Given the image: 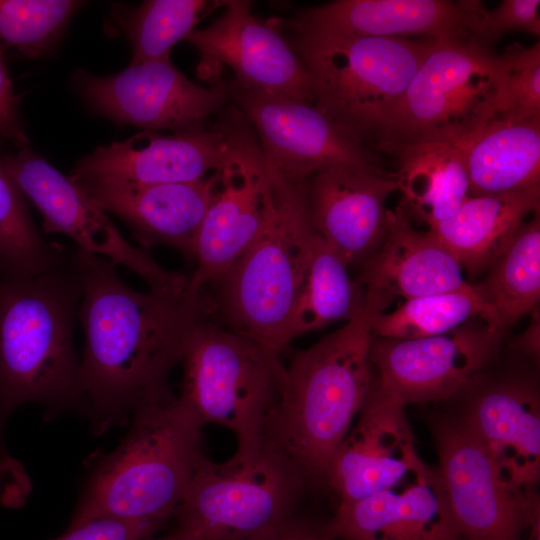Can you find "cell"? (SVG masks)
Returning <instances> with one entry per match:
<instances>
[{
    "instance_id": "36",
    "label": "cell",
    "mask_w": 540,
    "mask_h": 540,
    "mask_svg": "<svg viewBox=\"0 0 540 540\" xmlns=\"http://www.w3.org/2000/svg\"><path fill=\"white\" fill-rule=\"evenodd\" d=\"M163 525L150 521L98 518L68 529L54 540H144Z\"/></svg>"
},
{
    "instance_id": "8",
    "label": "cell",
    "mask_w": 540,
    "mask_h": 540,
    "mask_svg": "<svg viewBox=\"0 0 540 540\" xmlns=\"http://www.w3.org/2000/svg\"><path fill=\"white\" fill-rule=\"evenodd\" d=\"M506 108L499 55L470 40H434L397 105L378 150L458 142Z\"/></svg>"
},
{
    "instance_id": "12",
    "label": "cell",
    "mask_w": 540,
    "mask_h": 540,
    "mask_svg": "<svg viewBox=\"0 0 540 540\" xmlns=\"http://www.w3.org/2000/svg\"><path fill=\"white\" fill-rule=\"evenodd\" d=\"M212 23L184 40L199 53L198 77L227 85L286 95L313 104L310 75L276 22H262L249 1H224Z\"/></svg>"
},
{
    "instance_id": "9",
    "label": "cell",
    "mask_w": 540,
    "mask_h": 540,
    "mask_svg": "<svg viewBox=\"0 0 540 540\" xmlns=\"http://www.w3.org/2000/svg\"><path fill=\"white\" fill-rule=\"evenodd\" d=\"M179 397L204 425L230 430L237 445L263 437L283 364L247 337L206 319L191 332Z\"/></svg>"
},
{
    "instance_id": "35",
    "label": "cell",
    "mask_w": 540,
    "mask_h": 540,
    "mask_svg": "<svg viewBox=\"0 0 540 540\" xmlns=\"http://www.w3.org/2000/svg\"><path fill=\"white\" fill-rule=\"evenodd\" d=\"M539 0H504L495 9H484L469 40L489 48L504 33L522 30L540 34Z\"/></svg>"
},
{
    "instance_id": "11",
    "label": "cell",
    "mask_w": 540,
    "mask_h": 540,
    "mask_svg": "<svg viewBox=\"0 0 540 540\" xmlns=\"http://www.w3.org/2000/svg\"><path fill=\"white\" fill-rule=\"evenodd\" d=\"M506 328L475 318L445 334L416 338L372 337L369 358L377 388L405 407L448 400L497 357Z\"/></svg>"
},
{
    "instance_id": "22",
    "label": "cell",
    "mask_w": 540,
    "mask_h": 540,
    "mask_svg": "<svg viewBox=\"0 0 540 540\" xmlns=\"http://www.w3.org/2000/svg\"><path fill=\"white\" fill-rule=\"evenodd\" d=\"M75 182L102 210L121 218L142 248L168 246L193 262L203 220L219 188L220 170L193 182Z\"/></svg>"
},
{
    "instance_id": "3",
    "label": "cell",
    "mask_w": 540,
    "mask_h": 540,
    "mask_svg": "<svg viewBox=\"0 0 540 540\" xmlns=\"http://www.w3.org/2000/svg\"><path fill=\"white\" fill-rule=\"evenodd\" d=\"M81 295L73 252L38 275L0 273V425L29 402L78 408L73 328Z\"/></svg>"
},
{
    "instance_id": "31",
    "label": "cell",
    "mask_w": 540,
    "mask_h": 540,
    "mask_svg": "<svg viewBox=\"0 0 540 540\" xmlns=\"http://www.w3.org/2000/svg\"><path fill=\"white\" fill-rule=\"evenodd\" d=\"M71 252L46 241L28 212L24 194L0 157V273L30 277L63 263Z\"/></svg>"
},
{
    "instance_id": "37",
    "label": "cell",
    "mask_w": 540,
    "mask_h": 540,
    "mask_svg": "<svg viewBox=\"0 0 540 540\" xmlns=\"http://www.w3.org/2000/svg\"><path fill=\"white\" fill-rule=\"evenodd\" d=\"M17 102L0 46V134L25 147L28 141L19 120Z\"/></svg>"
},
{
    "instance_id": "7",
    "label": "cell",
    "mask_w": 540,
    "mask_h": 540,
    "mask_svg": "<svg viewBox=\"0 0 540 540\" xmlns=\"http://www.w3.org/2000/svg\"><path fill=\"white\" fill-rule=\"evenodd\" d=\"M310 482L264 436L223 462L206 455L173 517L183 540H248L296 514Z\"/></svg>"
},
{
    "instance_id": "23",
    "label": "cell",
    "mask_w": 540,
    "mask_h": 540,
    "mask_svg": "<svg viewBox=\"0 0 540 540\" xmlns=\"http://www.w3.org/2000/svg\"><path fill=\"white\" fill-rule=\"evenodd\" d=\"M326 528L336 540H464L438 469L424 462L389 489L339 503Z\"/></svg>"
},
{
    "instance_id": "33",
    "label": "cell",
    "mask_w": 540,
    "mask_h": 540,
    "mask_svg": "<svg viewBox=\"0 0 540 540\" xmlns=\"http://www.w3.org/2000/svg\"><path fill=\"white\" fill-rule=\"evenodd\" d=\"M74 0H0V39L28 57L44 53L82 5Z\"/></svg>"
},
{
    "instance_id": "24",
    "label": "cell",
    "mask_w": 540,
    "mask_h": 540,
    "mask_svg": "<svg viewBox=\"0 0 540 540\" xmlns=\"http://www.w3.org/2000/svg\"><path fill=\"white\" fill-rule=\"evenodd\" d=\"M356 279L363 309L384 312L395 299L444 293L468 286L461 266L429 231L417 230L399 204L388 211L385 236Z\"/></svg>"
},
{
    "instance_id": "21",
    "label": "cell",
    "mask_w": 540,
    "mask_h": 540,
    "mask_svg": "<svg viewBox=\"0 0 540 540\" xmlns=\"http://www.w3.org/2000/svg\"><path fill=\"white\" fill-rule=\"evenodd\" d=\"M483 10L474 0H337L302 9L282 24L344 37L469 40Z\"/></svg>"
},
{
    "instance_id": "27",
    "label": "cell",
    "mask_w": 540,
    "mask_h": 540,
    "mask_svg": "<svg viewBox=\"0 0 540 540\" xmlns=\"http://www.w3.org/2000/svg\"><path fill=\"white\" fill-rule=\"evenodd\" d=\"M387 152L398 162L400 205L428 229L451 217L469 197L466 162L456 143L401 144Z\"/></svg>"
},
{
    "instance_id": "14",
    "label": "cell",
    "mask_w": 540,
    "mask_h": 540,
    "mask_svg": "<svg viewBox=\"0 0 540 540\" xmlns=\"http://www.w3.org/2000/svg\"><path fill=\"white\" fill-rule=\"evenodd\" d=\"M255 130L266 163L298 180L337 165L380 166L312 103L262 90L218 85Z\"/></svg>"
},
{
    "instance_id": "28",
    "label": "cell",
    "mask_w": 540,
    "mask_h": 540,
    "mask_svg": "<svg viewBox=\"0 0 540 540\" xmlns=\"http://www.w3.org/2000/svg\"><path fill=\"white\" fill-rule=\"evenodd\" d=\"M348 268L316 233L307 275L288 328L289 343L331 324L346 323L364 310L362 290Z\"/></svg>"
},
{
    "instance_id": "34",
    "label": "cell",
    "mask_w": 540,
    "mask_h": 540,
    "mask_svg": "<svg viewBox=\"0 0 540 540\" xmlns=\"http://www.w3.org/2000/svg\"><path fill=\"white\" fill-rule=\"evenodd\" d=\"M505 71L506 108L501 116L516 121L540 118V42L509 44L499 55Z\"/></svg>"
},
{
    "instance_id": "26",
    "label": "cell",
    "mask_w": 540,
    "mask_h": 540,
    "mask_svg": "<svg viewBox=\"0 0 540 540\" xmlns=\"http://www.w3.org/2000/svg\"><path fill=\"white\" fill-rule=\"evenodd\" d=\"M455 143L465 158L469 196L540 186V118L498 117Z\"/></svg>"
},
{
    "instance_id": "39",
    "label": "cell",
    "mask_w": 540,
    "mask_h": 540,
    "mask_svg": "<svg viewBox=\"0 0 540 540\" xmlns=\"http://www.w3.org/2000/svg\"><path fill=\"white\" fill-rule=\"evenodd\" d=\"M532 319L528 329L519 337L516 341V345L520 352L533 357L534 359L539 358V329H540V318L538 310H534L532 313Z\"/></svg>"
},
{
    "instance_id": "10",
    "label": "cell",
    "mask_w": 540,
    "mask_h": 540,
    "mask_svg": "<svg viewBox=\"0 0 540 540\" xmlns=\"http://www.w3.org/2000/svg\"><path fill=\"white\" fill-rule=\"evenodd\" d=\"M438 472L464 540H540L537 491L523 492L501 473L460 415L433 422Z\"/></svg>"
},
{
    "instance_id": "25",
    "label": "cell",
    "mask_w": 540,
    "mask_h": 540,
    "mask_svg": "<svg viewBox=\"0 0 540 540\" xmlns=\"http://www.w3.org/2000/svg\"><path fill=\"white\" fill-rule=\"evenodd\" d=\"M540 186L469 196L448 219L428 229L463 272L477 277L494 264L530 214L539 213Z\"/></svg>"
},
{
    "instance_id": "2",
    "label": "cell",
    "mask_w": 540,
    "mask_h": 540,
    "mask_svg": "<svg viewBox=\"0 0 540 540\" xmlns=\"http://www.w3.org/2000/svg\"><path fill=\"white\" fill-rule=\"evenodd\" d=\"M370 315L363 310L315 344L294 352L282 366L263 436L310 484L324 483L328 466L373 385Z\"/></svg>"
},
{
    "instance_id": "13",
    "label": "cell",
    "mask_w": 540,
    "mask_h": 540,
    "mask_svg": "<svg viewBox=\"0 0 540 540\" xmlns=\"http://www.w3.org/2000/svg\"><path fill=\"white\" fill-rule=\"evenodd\" d=\"M236 123L232 148L220 169L219 188L203 220L189 285L204 291L218 284L262 230L272 186L253 131Z\"/></svg>"
},
{
    "instance_id": "4",
    "label": "cell",
    "mask_w": 540,
    "mask_h": 540,
    "mask_svg": "<svg viewBox=\"0 0 540 540\" xmlns=\"http://www.w3.org/2000/svg\"><path fill=\"white\" fill-rule=\"evenodd\" d=\"M202 428L179 396L137 409L124 440L95 468L69 526L98 518L164 525L205 457Z\"/></svg>"
},
{
    "instance_id": "17",
    "label": "cell",
    "mask_w": 540,
    "mask_h": 540,
    "mask_svg": "<svg viewBox=\"0 0 540 540\" xmlns=\"http://www.w3.org/2000/svg\"><path fill=\"white\" fill-rule=\"evenodd\" d=\"M236 123L222 122L161 135L151 131L95 149L71 178L127 184L193 182L218 172L233 143Z\"/></svg>"
},
{
    "instance_id": "20",
    "label": "cell",
    "mask_w": 540,
    "mask_h": 540,
    "mask_svg": "<svg viewBox=\"0 0 540 540\" xmlns=\"http://www.w3.org/2000/svg\"><path fill=\"white\" fill-rule=\"evenodd\" d=\"M22 190L40 211L45 233L67 235L78 250L127 267L140 275L150 290L174 289L188 282V274L163 268L147 249L130 244L84 189L50 164L32 168Z\"/></svg>"
},
{
    "instance_id": "30",
    "label": "cell",
    "mask_w": 540,
    "mask_h": 540,
    "mask_svg": "<svg viewBox=\"0 0 540 540\" xmlns=\"http://www.w3.org/2000/svg\"><path fill=\"white\" fill-rule=\"evenodd\" d=\"M475 318L504 327L470 283L456 290L406 299L391 312L370 315V327L374 337L416 339L448 333Z\"/></svg>"
},
{
    "instance_id": "32",
    "label": "cell",
    "mask_w": 540,
    "mask_h": 540,
    "mask_svg": "<svg viewBox=\"0 0 540 540\" xmlns=\"http://www.w3.org/2000/svg\"><path fill=\"white\" fill-rule=\"evenodd\" d=\"M224 1L149 0L129 16L126 32L133 48L130 65L170 61V52L199 21Z\"/></svg>"
},
{
    "instance_id": "1",
    "label": "cell",
    "mask_w": 540,
    "mask_h": 540,
    "mask_svg": "<svg viewBox=\"0 0 540 540\" xmlns=\"http://www.w3.org/2000/svg\"><path fill=\"white\" fill-rule=\"evenodd\" d=\"M73 258L85 333L78 408L102 433L126 423L139 408L175 397L169 375L210 305L189 280L174 289L139 292L120 278L112 262L77 248Z\"/></svg>"
},
{
    "instance_id": "40",
    "label": "cell",
    "mask_w": 540,
    "mask_h": 540,
    "mask_svg": "<svg viewBox=\"0 0 540 540\" xmlns=\"http://www.w3.org/2000/svg\"><path fill=\"white\" fill-rule=\"evenodd\" d=\"M144 540H183V539H181V538L177 537L176 535H174L173 533H171L170 535H167V536L162 537V538L150 539V537H149V538H146Z\"/></svg>"
},
{
    "instance_id": "19",
    "label": "cell",
    "mask_w": 540,
    "mask_h": 540,
    "mask_svg": "<svg viewBox=\"0 0 540 540\" xmlns=\"http://www.w3.org/2000/svg\"><path fill=\"white\" fill-rule=\"evenodd\" d=\"M422 463L404 407L373 382L355 425L328 466L324 483L339 503L353 502L391 488Z\"/></svg>"
},
{
    "instance_id": "18",
    "label": "cell",
    "mask_w": 540,
    "mask_h": 540,
    "mask_svg": "<svg viewBox=\"0 0 540 540\" xmlns=\"http://www.w3.org/2000/svg\"><path fill=\"white\" fill-rule=\"evenodd\" d=\"M398 191L395 173L380 166L337 165L306 179L314 231L348 267L380 246L388 224L386 202Z\"/></svg>"
},
{
    "instance_id": "15",
    "label": "cell",
    "mask_w": 540,
    "mask_h": 540,
    "mask_svg": "<svg viewBox=\"0 0 540 540\" xmlns=\"http://www.w3.org/2000/svg\"><path fill=\"white\" fill-rule=\"evenodd\" d=\"M79 86L100 114L149 131L200 127L228 100L221 86L196 84L171 61L129 65L106 77L82 76Z\"/></svg>"
},
{
    "instance_id": "16",
    "label": "cell",
    "mask_w": 540,
    "mask_h": 540,
    "mask_svg": "<svg viewBox=\"0 0 540 540\" xmlns=\"http://www.w3.org/2000/svg\"><path fill=\"white\" fill-rule=\"evenodd\" d=\"M460 416L514 487L537 491L540 475V393L536 378L481 372L460 392Z\"/></svg>"
},
{
    "instance_id": "5",
    "label": "cell",
    "mask_w": 540,
    "mask_h": 540,
    "mask_svg": "<svg viewBox=\"0 0 540 540\" xmlns=\"http://www.w3.org/2000/svg\"><path fill=\"white\" fill-rule=\"evenodd\" d=\"M268 168L272 194L266 222L217 285L220 310L229 329L280 358L290 344L288 328L316 232L309 215L306 180Z\"/></svg>"
},
{
    "instance_id": "6",
    "label": "cell",
    "mask_w": 540,
    "mask_h": 540,
    "mask_svg": "<svg viewBox=\"0 0 540 540\" xmlns=\"http://www.w3.org/2000/svg\"><path fill=\"white\" fill-rule=\"evenodd\" d=\"M282 33L310 75L314 106L372 151L434 41Z\"/></svg>"
},
{
    "instance_id": "38",
    "label": "cell",
    "mask_w": 540,
    "mask_h": 540,
    "mask_svg": "<svg viewBox=\"0 0 540 540\" xmlns=\"http://www.w3.org/2000/svg\"><path fill=\"white\" fill-rule=\"evenodd\" d=\"M248 540H336L320 524L296 514Z\"/></svg>"
},
{
    "instance_id": "29",
    "label": "cell",
    "mask_w": 540,
    "mask_h": 540,
    "mask_svg": "<svg viewBox=\"0 0 540 540\" xmlns=\"http://www.w3.org/2000/svg\"><path fill=\"white\" fill-rule=\"evenodd\" d=\"M473 285L505 328L536 310L540 298L539 213L522 224L486 277Z\"/></svg>"
}]
</instances>
